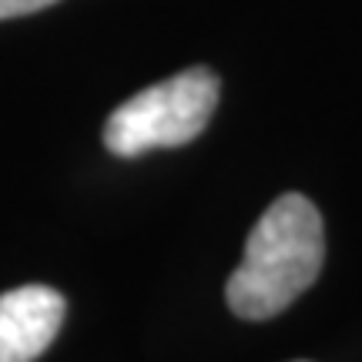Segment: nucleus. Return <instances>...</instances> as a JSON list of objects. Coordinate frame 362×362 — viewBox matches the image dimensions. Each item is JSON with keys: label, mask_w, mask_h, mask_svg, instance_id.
<instances>
[{"label": "nucleus", "mask_w": 362, "mask_h": 362, "mask_svg": "<svg viewBox=\"0 0 362 362\" xmlns=\"http://www.w3.org/2000/svg\"><path fill=\"white\" fill-rule=\"evenodd\" d=\"M218 78L208 67H188L168 81L138 90L104 121V144L117 158L194 141L218 107Z\"/></svg>", "instance_id": "nucleus-2"}, {"label": "nucleus", "mask_w": 362, "mask_h": 362, "mask_svg": "<svg viewBox=\"0 0 362 362\" xmlns=\"http://www.w3.org/2000/svg\"><path fill=\"white\" fill-rule=\"evenodd\" d=\"M57 0H0V21H11V17H24V13H37L44 7H51Z\"/></svg>", "instance_id": "nucleus-4"}, {"label": "nucleus", "mask_w": 362, "mask_h": 362, "mask_svg": "<svg viewBox=\"0 0 362 362\" xmlns=\"http://www.w3.org/2000/svg\"><path fill=\"white\" fill-rule=\"evenodd\" d=\"M67 302L51 285H21L0 296V362H34L61 332Z\"/></svg>", "instance_id": "nucleus-3"}, {"label": "nucleus", "mask_w": 362, "mask_h": 362, "mask_svg": "<svg viewBox=\"0 0 362 362\" xmlns=\"http://www.w3.org/2000/svg\"><path fill=\"white\" fill-rule=\"evenodd\" d=\"M325 262L322 215L305 194L275 198L245 242L242 265L225 285L228 309L262 322L288 309L309 288Z\"/></svg>", "instance_id": "nucleus-1"}]
</instances>
